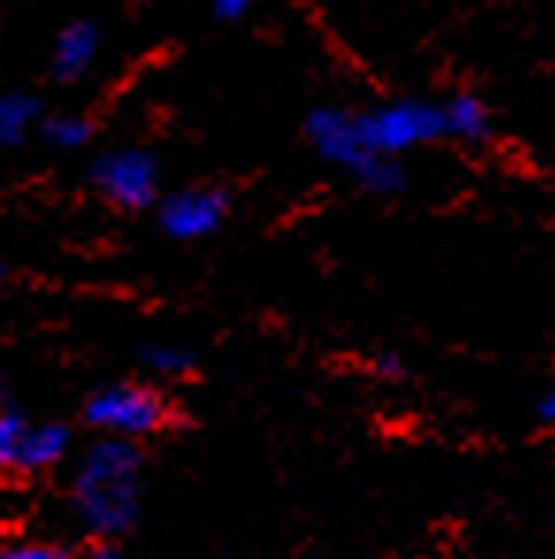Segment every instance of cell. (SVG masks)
I'll return each instance as SVG.
<instances>
[{"label":"cell","mask_w":555,"mask_h":559,"mask_svg":"<svg viewBox=\"0 0 555 559\" xmlns=\"http://www.w3.org/2000/svg\"><path fill=\"white\" fill-rule=\"evenodd\" d=\"M142 452L134 441L101 437L81 452L70 483V510L93 540H119L139 521Z\"/></svg>","instance_id":"cell-1"},{"label":"cell","mask_w":555,"mask_h":559,"mask_svg":"<svg viewBox=\"0 0 555 559\" xmlns=\"http://www.w3.org/2000/svg\"><path fill=\"white\" fill-rule=\"evenodd\" d=\"M85 421L104 437L142 441L173 421V406L150 383H108L85 399Z\"/></svg>","instance_id":"cell-2"},{"label":"cell","mask_w":555,"mask_h":559,"mask_svg":"<svg viewBox=\"0 0 555 559\" xmlns=\"http://www.w3.org/2000/svg\"><path fill=\"white\" fill-rule=\"evenodd\" d=\"M361 134L371 154L399 157L406 150L429 146L440 134H448L445 104L429 100H394L383 108L361 111Z\"/></svg>","instance_id":"cell-3"},{"label":"cell","mask_w":555,"mask_h":559,"mask_svg":"<svg viewBox=\"0 0 555 559\" xmlns=\"http://www.w3.org/2000/svg\"><path fill=\"white\" fill-rule=\"evenodd\" d=\"M70 452V429L62 421H27L16 406L0 411V464L9 472H47Z\"/></svg>","instance_id":"cell-4"},{"label":"cell","mask_w":555,"mask_h":559,"mask_svg":"<svg viewBox=\"0 0 555 559\" xmlns=\"http://www.w3.org/2000/svg\"><path fill=\"white\" fill-rule=\"evenodd\" d=\"M88 177L119 211H146L157 203V157L150 150H108L93 162Z\"/></svg>","instance_id":"cell-5"},{"label":"cell","mask_w":555,"mask_h":559,"mask_svg":"<svg viewBox=\"0 0 555 559\" xmlns=\"http://www.w3.org/2000/svg\"><path fill=\"white\" fill-rule=\"evenodd\" d=\"M307 142L315 146V154L322 162L338 165L353 177L364 162L371 157L368 142L361 134V111H345V108H315L303 123Z\"/></svg>","instance_id":"cell-6"},{"label":"cell","mask_w":555,"mask_h":559,"mask_svg":"<svg viewBox=\"0 0 555 559\" xmlns=\"http://www.w3.org/2000/svg\"><path fill=\"white\" fill-rule=\"evenodd\" d=\"M226 211H231V195L219 188H185L157 203V223L169 238L200 241L223 226Z\"/></svg>","instance_id":"cell-7"},{"label":"cell","mask_w":555,"mask_h":559,"mask_svg":"<svg viewBox=\"0 0 555 559\" xmlns=\"http://www.w3.org/2000/svg\"><path fill=\"white\" fill-rule=\"evenodd\" d=\"M101 55V27L93 20H73L58 32L55 50H50V73L55 81L70 85V81H81L88 73V66Z\"/></svg>","instance_id":"cell-8"},{"label":"cell","mask_w":555,"mask_h":559,"mask_svg":"<svg viewBox=\"0 0 555 559\" xmlns=\"http://www.w3.org/2000/svg\"><path fill=\"white\" fill-rule=\"evenodd\" d=\"M445 123L448 139L460 142H486L491 139V111L475 93H456L452 100H445Z\"/></svg>","instance_id":"cell-9"},{"label":"cell","mask_w":555,"mask_h":559,"mask_svg":"<svg viewBox=\"0 0 555 559\" xmlns=\"http://www.w3.org/2000/svg\"><path fill=\"white\" fill-rule=\"evenodd\" d=\"M43 116L39 96L32 93H4L0 96V142L4 146H20Z\"/></svg>","instance_id":"cell-10"},{"label":"cell","mask_w":555,"mask_h":559,"mask_svg":"<svg viewBox=\"0 0 555 559\" xmlns=\"http://www.w3.org/2000/svg\"><path fill=\"white\" fill-rule=\"evenodd\" d=\"M353 180L371 195H399L406 188V169L399 165V157L371 154L361 169L353 173Z\"/></svg>","instance_id":"cell-11"},{"label":"cell","mask_w":555,"mask_h":559,"mask_svg":"<svg viewBox=\"0 0 555 559\" xmlns=\"http://www.w3.org/2000/svg\"><path fill=\"white\" fill-rule=\"evenodd\" d=\"M93 119L78 116V111H58V116L43 119V139L50 142L55 150H81L93 142Z\"/></svg>","instance_id":"cell-12"},{"label":"cell","mask_w":555,"mask_h":559,"mask_svg":"<svg viewBox=\"0 0 555 559\" xmlns=\"http://www.w3.org/2000/svg\"><path fill=\"white\" fill-rule=\"evenodd\" d=\"M142 365L157 376H188L196 368V357L188 349H180V345L162 342V345H150V349L142 353Z\"/></svg>","instance_id":"cell-13"},{"label":"cell","mask_w":555,"mask_h":559,"mask_svg":"<svg viewBox=\"0 0 555 559\" xmlns=\"http://www.w3.org/2000/svg\"><path fill=\"white\" fill-rule=\"evenodd\" d=\"M0 559H73V556H70V548H62V544L20 540V544H9V548L0 551Z\"/></svg>","instance_id":"cell-14"},{"label":"cell","mask_w":555,"mask_h":559,"mask_svg":"<svg viewBox=\"0 0 555 559\" xmlns=\"http://www.w3.org/2000/svg\"><path fill=\"white\" fill-rule=\"evenodd\" d=\"M371 372L383 376V380H399V376L406 372V365H402L399 353H379V357L371 360Z\"/></svg>","instance_id":"cell-15"},{"label":"cell","mask_w":555,"mask_h":559,"mask_svg":"<svg viewBox=\"0 0 555 559\" xmlns=\"http://www.w3.org/2000/svg\"><path fill=\"white\" fill-rule=\"evenodd\" d=\"M249 4H253V0H211V9H215V16L219 20H241L249 12Z\"/></svg>","instance_id":"cell-16"},{"label":"cell","mask_w":555,"mask_h":559,"mask_svg":"<svg viewBox=\"0 0 555 559\" xmlns=\"http://www.w3.org/2000/svg\"><path fill=\"white\" fill-rule=\"evenodd\" d=\"M88 559H123V548H119V540H93Z\"/></svg>","instance_id":"cell-17"},{"label":"cell","mask_w":555,"mask_h":559,"mask_svg":"<svg viewBox=\"0 0 555 559\" xmlns=\"http://www.w3.org/2000/svg\"><path fill=\"white\" fill-rule=\"evenodd\" d=\"M540 418H544V421H547V426H552V429H555V395H547V399H544V403H540Z\"/></svg>","instance_id":"cell-18"}]
</instances>
